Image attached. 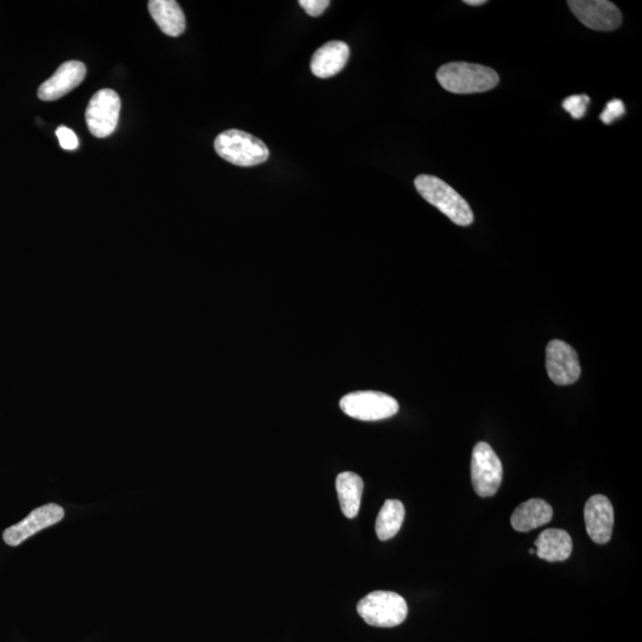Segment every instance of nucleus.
I'll use <instances>...</instances> for the list:
<instances>
[{"label": "nucleus", "mask_w": 642, "mask_h": 642, "mask_svg": "<svg viewBox=\"0 0 642 642\" xmlns=\"http://www.w3.org/2000/svg\"><path fill=\"white\" fill-rule=\"evenodd\" d=\"M585 527L591 540L596 544H607L612 539L614 508L608 497L591 496L584 507Z\"/></svg>", "instance_id": "9b49d317"}, {"label": "nucleus", "mask_w": 642, "mask_h": 642, "mask_svg": "<svg viewBox=\"0 0 642 642\" xmlns=\"http://www.w3.org/2000/svg\"><path fill=\"white\" fill-rule=\"evenodd\" d=\"M405 507L398 500H387L376 520V534L382 541L395 537L405 520Z\"/></svg>", "instance_id": "a211bd4d"}, {"label": "nucleus", "mask_w": 642, "mask_h": 642, "mask_svg": "<svg viewBox=\"0 0 642 642\" xmlns=\"http://www.w3.org/2000/svg\"><path fill=\"white\" fill-rule=\"evenodd\" d=\"M569 8L585 27L613 31L620 27L622 15L618 6L608 0H570Z\"/></svg>", "instance_id": "1a4fd4ad"}, {"label": "nucleus", "mask_w": 642, "mask_h": 642, "mask_svg": "<svg viewBox=\"0 0 642 642\" xmlns=\"http://www.w3.org/2000/svg\"><path fill=\"white\" fill-rule=\"evenodd\" d=\"M86 77V66L80 61H67L62 64L52 78L40 86L39 98L44 102H54L83 83Z\"/></svg>", "instance_id": "f8f14e48"}, {"label": "nucleus", "mask_w": 642, "mask_h": 642, "mask_svg": "<svg viewBox=\"0 0 642 642\" xmlns=\"http://www.w3.org/2000/svg\"><path fill=\"white\" fill-rule=\"evenodd\" d=\"M590 103V98L582 94V96H572L566 98L563 103L564 110L569 112L574 119H581L587 113V107Z\"/></svg>", "instance_id": "6ab92c4d"}, {"label": "nucleus", "mask_w": 642, "mask_h": 642, "mask_svg": "<svg viewBox=\"0 0 642 642\" xmlns=\"http://www.w3.org/2000/svg\"><path fill=\"white\" fill-rule=\"evenodd\" d=\"M214 150L223 160L238 167L262 165L269 157L266 144L248 132L236 129L222 132L214 141Z\"/></svg>", "instance_id": "7ed1b4c3"}, {"label": "nucleus", "mask_w": 642, "mask_h": 642, "mask_svg": "<svg viewBox=\"0 0 642 642\" xmlns=\"http://www.w3.org/2000/svg\"><path fill=\"white\" fill-rule=\"evenodd\" d=\"M121 107V98L110 88H104L94 94L88 103L85 116L91 134L98 138L110 136L117 128Z\"/></svg>", "instance_id": "0eeeda50"}, {"label": "nucleus", "mask_w": 642, "mask_h": 642, "mask_svg": "<svg viewBox=\"0 0 642 642\" xmlns=\"http://www.w3.org/2000/svg\"><path fill=\"white\" fill-rule=\"evenodd\" d=\"M503 478V468L499 456L488 443H478L472 452L471 480L475 492L481 497L494 496Z\"/></svg>", "instance_id": "423d86ee"}, {"label": "nucleus", "mask_w": 642, "mask_h": 642, "mask_svg": "<svg viewBox=\"0 0 642 642\" xmlns=\"http://www.w3.org/2000/svg\"><path fill=\"white\" fill-rule=\"evenodd\" d=\"M339 405L348 417L361 421L392 418L400 409L399 402L392 396L373 390L345 395Z\"/></svg>", "instance_id": "39448f33"}, {"label": "nucleus", "mask_w": 642, "mask_h": 642, "mask_svg": "<svg viewBox=\"0 0 642 642\" xmlns=\"http://www.w3.org/2000/svg\"><path fill=\"white\" fill-rule=\"evenodd\" d=\"M530 555H535V550L531 549L530 550Z\"/></svg>", "instance_id": "b1692460"}, {"label": "nucleus", "mask_w": 642, "mask_h": 642, "mask_svg": "<svg viewBox=\"0 0 642 642\" xmlns=\"http://www.w3.org/2000/svg\"><path fill=\"white\" fill-rule=\"evenodd\" d=\"M625 113V104L622 103V100L614 99L607 104L600 118L604 124L609 125L616 121V119L621 118Z\"/></svg>", "instance_id": "aec40b11"}, {"label": "nucleus", "mask_w": 642, "mask_h": 642, "mask_svg": "<svg viewBox=\"0 0 642 642\" xmlns=\"http://www.w3.org/2000/svg\"><path fill=\"white\" fill-rule=\"evenodd\" d=\"M535 555L546 562H564L572 553V539L570 534L563 530H546L539 535L534 543Z\"/></svg>", "instance_id": "4468645a"}, {"label": "nucleus", "mask_w": 642, "mask_h": 642, "mask_svg": "<svg viewBox=\"0 0 642 642\" xmlns=\"http://www.w3.org/2000/svg\"><path fill=\"white\" fill-rule=\"evenodd\" d=\"M56 136L59 138L60 146L66 150H75L79 147L78 136L71 129L60 127L56 130Z\"/></svg>", "instance_id": "412c9836"}, {"label": "nucleus", "mask_w": 642, "mask_h": 642, "mask_svg": "<svg viewBox=\"0 0 642 642\" xmlns=\"http://www.w3.org/2000/svg\"><path fill=\"white\" fill-rule=\"evenodd\" d=\"M64 518V508L56 505V503H48L46 506L34 509L27 518L18 522V524L6 528L3 539L10 546L21 545L25 540L33 537L34 534L58 524Z\"/></svg>", "instance_id": "9d476101"}, {"label": "nucleus", "mask_w": 642, "mask_h": 642, "mask_svg": "<svg viewBox=\"0 0 642 642\" xmlns=\"http://www.w3.org/2000/svg\"><path fill=\"white\" fill-rule=\"evenodd\" d=\"M553 518V509L544 500H528L515 509L512 515V527L518 532H530L549 522Z\"/></svg>", "instance_id": "dca6fc26"}, {"label": "nucleus", "mask_w": 642, "mask_h": 642, "mask_svg": "<svg viewBox=\"0 0 642 642\" xmlns=\"http://www.w3.org/2000/svg\"><path fill=\"white\" fill-rule=\"evenodd\" d=\"M546 370L551 381L558 386L574 385L582 374L581 364H579L575 349L558 339L547 345Z\"/></svg>", "instance_id": "6e6552de"}, {"label": "nucleus", "mask_w": 642, "mask_h": 642, "mask_svg": "<svg viewBox=\"0 0 642 642\" xmlns=\"http://www.w3.org/2000/svg\"><path fill=\"white\" fill-rule=\"evenodd\" d=\"M464 3L470 6H481L487 4V0H464Z\"/></svg>", "instance_id": "5701e85b"}, {"label": "nucleus", "mask_w": 642, "mask_h": 642, "mask_svg": "<svg viewBox=\"0 0 642 642\" xmlns=\"http://www.w3.org/2000/svg\"><path fill=\"white\" fill-rule=\"evenodd\" d=\"M299 4L307 12V15L318 17L329 8L330 2L329 0H300Z\"/></svg>", "instance_id": "4be33fe9"}, {"label": "nucleus", "mask_w": 642, "mask_h": 642, "mask_svg": "<svg viewBox=\"0 0 642 642\" xmlns=\"http://www.w3.org/2000/svg\"><path fill=\"white\" fill-rule=\"evenodd\" d=\"M414 185L427 203L437 207L453 223L459 226H469L474 223V213L467 200L437 176L419 175Z\"/></svg>", "instance_id": "f03ea898"}, {"label": "nucleus", "mask_w": 642, "mask_h": 642, "mask_svg": "<svg viewBox=\"0 0 642 642\" xmlns=\"http://www.w3.org/2000/svg\"><path fill=\"white\" fill-rule=\"evenodd\" d=\"M148 8L153 20L166 35L178 37L186 30V17L178 2L150 0Z\"/></svg>", "instance_id": "2eb2a0df"}, {"label": "nucleus", "mask_w": 642, "mask_h": 642, "mask_svg": "<svg viewBox=\"0 0 642 642\" xmlns=\"http://www.w3.org/2000/svg\"><path fill=\"white\" fill-rule=\"evenodd\" d=\"M357 612L368 625L392 628L407 619L408 606L404 597L393 591H374L358 602Z\"/></svg>", "instance_id": "20e7f679"}, {"label": "nucleus", "mask_w": 642, "mask_h": 642, "mask_svg": "<svg viewBox=\"0 0 642 642\" xmlns=\"http://www.w3.org/2000/svg\"><path fill=\"white\" fill-rule=\"evenodd\" d=\"M338 500L346 518H356L361 508L364 483L360 475L345 471L339 474L336 481Z\"/></svg>", "instance_id": "f3484780"}, {"label": "nucleus", "mask_w": 642, "mask_h": 642, "mask_svg": "<svg viewBox=\"0 0 642 642\" xmlns=\"http://www.w3.org/2000/svg\"><path fill=\"white\" fill-rule=\"evenodd\" d=\"M350 58V48L342 41H331L324 44L314 53L311 60V71L320 79H327L338 74Z\"/></svg>", "instance_id": "ddd939ff"}, {"label": "nucleus", "mask_w": 642, "mask_h": 642, "mask_svg": "<svg viewBox=\"0 0 642 642\" xmlns=\"http://www.w3.org/2000/svg\"><path fill=\"white\" fill-rule=\"evenodd\" d=\"M437 80L444 90L456 94L483 93L499 85L494 69L468 62H450L438 69Z\"/></svg>", "instance_id": "f257e3e1"}]
</instances>
